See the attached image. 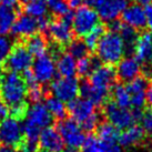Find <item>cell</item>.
<instances>
[{"label": "cell", "instance_id": "cell-15", "mask_svg": "<svg viewBox=\"0 0 152 152\" xmlns=\"http://www.w3.org/2000/svg\"><path fill=\"white\" fill-rule=\"evenodd\" d=\"M130 94L131 107L135 110H141L147 103V92L149 88V81L144 77H137L131 80L127 86Z\"/></svg>", "mask_w": 152, "mask_h": 152}, {"label": "cell", "instance_id": "cell-18", "mask_svg": "<svg viewBox=\"0 0 152 152\" xmlns=\"http://www.w3.org/2000/svg\"><path fill=\"white\" fill-rule=\"evenodd\" d=\"M39 145L40 148L49 150L51 152H62L66 144L60 135L59 131L50 126L40 131Z\"/></svg>", "mask_w": 152, "mask_h": 152}, {"label": "cell", "instance_id": "cell-29", "mask_svg": "<svg viewBox=\"0 0 152 152\" xmlns=\"http://www.w3.org/2000/svg\"><path fill=\"white\" fill-rule=\"evenodd\" d=\"M67 46H68V53H70L76 60L88 56V52H89L88 48L86 46L85 41H82L80 39H72Z\"/></svg>", "mask_w": 152, "mask_h": 152}, {"label": "cell", "instance_id": "cell-42", "mask_svg": "<svg viewBox=\"0 0 152 152\" xmlns=\"http://www.w3.org/2000/svg\"><path fill=\"white\" fill-rule=\"evenodd\" d=\"M0 4H9V6H15V7H21L19 0H0Z\"/></svg>", "mask_w": 152, "mask_h": 152}, {"label": "cell", "instance_id": "cell-23", "mask_svg": "<svg viewBox=\"0 0 152 152\" xmlns=\"http://www.w3.org/2000/svg\"><path fill=\"white\" fill-rule=\"evenodd\" d=\"M19 40V39H18ZM26 48L28 49L30 53L34 56L36 58L40 57V56L45 55L47 52V48H48V39L41 32H36V34L29 36L28 38L22 39L21 40Z\"/></svg>", "mask_w": 152, "mask_h": 152}, {"label": "cell", "instance_id": "cell-20", "mask_svg": "<svg viewBox=\"0 0 152 152\" xmlns=\"http://www.w3.org/2000/svg\"><path fill=\"white\" fill-rule=\"evenodd\" d=\"M133 52L135 59L140 64H148L152 59V34L142 32L137 37L133 45Z\"/></svg>", "mask_w": 152, "mask_h": 152}, {"label": "cell", "instance_id": "cell-37", "mask_svg": "<svg viewBox=\"0 0 152 152\" xmlns=\"http://www.w3.org/2000/svg\"><path fill=\"white\" fill-rule=\"evenodd\" d=\"M142 128L147 132H152V111H148L144 114H141Z\"/></svg>", "mask_w": 152, "mask_h": 152}, {"label": "cell", "instance_id": "cell-25", "mask_svg": "<svg viewBox=\"0 0 152 152\" xmlns=\"http://www.w3.org/2000/svg\"><path fill=\"white\" fill-rule=\"evenodd\" d=\"M45 101H46L45 106L47 107V109L49 110V112L53 117V119H57L59 121V120H62L67 117L68 110L64 101H61L58 98L51 96L50 93H48L45 97Z\"/></svg>", "mask_w": 152, "mask_h": 152}, {"label": "cell", "instance_id": "cell-1", "mask_svg": "<svg viewBox=\"0 0 152 152\" xmlns=\"http://www.w3.org/2000/svg\"><path fill=\"white\" fill-rule=\"evenodd\" d=\"M126 51H127V47L123 39L121 38L119 32L114 30L103 32L96 48V52L99 60L103 64H108V66L118 64L124 57Z\"/></svg>", "mask_w": 152, "mask_h": 152}, {"label": "cell", "instance_id": "cell-33", "mask_svg": "<svg viewBox=\"0 0 152 152\" xmlns=\"http://www.w3.org/2000/svg\"><path fill=\"white\" fill-rule=\"evenodd\" d=\"M9 109V115L12 118L17 119L19 121H23L27 117L28 110H29V101L26 100L23 102H20L18 104L8 108Z\"/></svg>", "mask_w": 152, "mask_h": 152}, {"label": "cell", "instance_id": "cell-21", "mask_svg": "<svg viewBox=\"0 0 152 152\" xmlns=\"http://www.w3.org/2000/svg\"><path fill=\"white\" fill-rule=\"evenodd\" d=\"M145 140V131L138 124H132L123 129L119 134V143L124 148H132L142 144Z\"/></svg>", "mask_w": 152, "mask_h": 152}, {"label": "cell", "instance_id": "cell-32", "mask_svg": "<svg viewBox=\"0 0 152 152\" xmlns=\"http://www.w3.org/2000/svg\"><path fill=\"white\" fill-rule=\"evenodd\" d=\"M103 28H102L101 26H98L97 28H94L92 31H90L88 34H86L85 36V43L87 48H88V50H96V48H97V45L99 43L100 41V39H101L102 34H103Z\"/></svg>", "mask_w": 152, "mask_h": 152}, {"label": "cell", "instance_id": "cell-26", "mask_svg": "<svg viewBox=\"0 0 152 152\" xmlns=\"http://www.w3.org/2000/svg\"><path fill=\"white\" fill-rule=\"evenodd\" d=\"M21 10H23L27 15L32 16L37 19L45 17L48 15L47 0H28L26 4L21 6Z\"/></svg>", "mask_w": 152, "mask_h": 152}, {"label": "cell", "instance_id": "cell-28", "mask_svg": "<svg viewBox=\"0 0 152 152\" xmlns=\"http://www.w3.org/2000/svg\"><path fill=\"white\" fill-rule=\"evenodd\" d=\"M97 134H98L97 139L99 141H113V140H119L118 129L115 127H113L108 121L98 124Z\"/></svg>", "mask_w": 152, "mask_h": 152}, {"label": "cell", "instance_id": "cell-34", "mask_svg": "<svg viewBox=\"0 0 152 152\" xmlns=\"http://www.w3.org/2000/svg\"><path fill=\"white\" fill-rule=\"evenodd\" d=\"M16 39L13 37H7L4 34H0V61L4 62V60L8 57Z\"/></svg>", "mask_w": 152, "mask_h": 152}, {"label": "cell", "instance_id": "cell-27", "mask_svg": "<svg viewBox=\"0 0 152 152\" xmlns=\"http://www.w3.org/2000/svg\"><path fill=\"white\" fill-rule=\"evenodd\" d=\"M112 90V99L113 103L123 108H130L131 100L128 88L123 85H114Z\"/></svg>", "mask_w": 152, "mask_h": 152}, {"label": "cell", "instance_id": "cell-31", "mask_svg": "<svg viewBox=\"0 0 152 152\" xmlns=\"http://www.w3.org/2000/svg\"><path fill=\"white\" fill-rule=\"evenodd\" d=\"M48 8L56 17H62L70 11L67 0H47Z\"/></svg>", "mask_w": 152, "mask_h": 152}, {"label": "cell", "instance_id": "cell-48", "mask_svg": "<svg viewBox=\"0 0 152 152\" xmlns=\"http://www.w3.org/2000/svg\"><path fill=\"white\" fill-rule=\"evenodd\" d=\"M151 70H152V59H151Z\"/></svg>", "mask_w": 152, "mask_h": 152}, {"label": "cell", "instance_id": "cell-9", "mask_svg": "<svg viewBox=\"0 0 152 152\" xmlns=\"http://www.w3.org/2000/svg\"><path fill=\"white\" fill-rule=\"evenodd\" d=\"M115 80H117V73L111 68V66L97 64L92 72L89 75L88 82L99 92L109 96L111 89L115 85Z\"/></svg>", "mask_w": 152, "mask_h": 152}, {"label": "cell", "instance_id": "cell-16", "mask_svg": "<svg viewBox=\"0 0 152 152\" xmlns=\"http://www.w3.org/2000/svg\"><path fill=\"white\" fill-rule=\"evenodd\" d=\"M23 121L34 124V127L39 128L41 130L47 127H50L55 121V119L43 103L36 102V103H32L31 107L29 106L27 117Z\"/></svg>", "mask_w": 152, "mask_h": 152}, {"label": "cell", "instance_id": "cell-43", "mask_svg": "<svg viewBox=\"0 0 152 152\" xmlns=\"http://www.w3.org/2000/svg\"><path fill=\"white\" fill-rule=\"evenodd\" d=\"M147 102L149 103V106L152 108V83L149 85L148 92H147Z\"/></svg>", "mask_w": 152, "mask_h": 152}, {"label": "cell", "instance_id": "cell-8", "mask_svg": "<svg viewBox=\"0 0 152 152\" xmlns=\"http://www.w3.org/2000/svg\"><path fill=\"white\" fill-rule=\"evenodd\" d=\"M57 130L59 131L64 144L69 148L80 149L85 143L87 135L85 134L83 129L73 120V119H62L58 121Z\"/></svg>", "mask_w": 152, "mask_h": 152}, {"label": "cell", "instance_id": "cell-14", "mask_svg": "<svg viewBox=\"0 0 152 152\" xmlns=\"http://www.w3.org/2000/svg\"><path fill=\"white\" fill-rule=\"evenodd\" d=\"M10 31L15 39L22 40L28 38L29 36L39 31L38 19L27 13H19Z\"/></svg>", "mask_w": 152, "mask_h": 152}, {"label": "cell", "instance_id": "cell-35", "mask_svg": "<svg viewBox=\"0 0 152 152\" xmlns=\"http://www.w3.org/2000/svg\"><path fill=\"white\" fill-rule=\"evenodd\" d=\"M82 152H103L101 147L99 144L97 138H94L92 135L87 137L83 145H82Z\"/></svg>", "mask_w": 152, "mask_h": 152}, {"label": "cell", "instance_id": "cell-36", "mask_svg": "<svg viewBox=\"0 0 152 152\" xmlns=\"http://www.w3.org/2000/svg\"><path fill=\"white\" fill-rule=\"evenodd\" d=\"M99 141V140H98ZM103 152H123L121 144L119 143V140L113 141H99Z\"/></svg>", "mask_w": 152, "mask_h": 152}, {"label": "cell", "instance_id": "cell-22", "mask_svg": "<svg viewBox=\"0 0 152 152\" xmlns=\"http://www.w3.org/2000/svg\"><path fill=\"white\" fill-rule=\"evenodd\" d=\"M21 12V7L0 4V34H7Z\"/></svg>", "mask_w": 152, "mask_h": 152}, {"label": "cell", "instance_id": "cell-17", "mask_svg": "<svg viewBox=\"0 0 152 152\" xmlns=\"http://www.w3.org/2000/svg\"><path fill=\"white\" fill-rule=\"evenodd\" d=\"M121 17L124 25L134 30H141L147 27V11L142 6L138 4H128Z\"/></svg>", "mask_w": 152, "mask_h": 152}, {"label": "cell", "instance_id": "cell-38", "mask_svg": "<svg viewBox=\"0 0 152 152\" xmlns=\"http://www.w3.org/2000/svg\"><path fill=\"white\" fill-rule=\"evenodd\" d=\"M8 115H9L8 107L6 106L4 102H0V122H2Z\"/></svg>", "mask_w": 152, "mask_h": 152}, {"label": "cell", "instance_id": "cell-46", "mask_svg": "<svg viewBox=\"0 0 152 152\" xmlns=\"http://www.w3.org/2000/svg\"><path fill=\"white\" fill-rule=\"evenodd\" d=\"M37 152H51L49 150H46V149H42V148H39V150Z\"/></svg>", "mask_w": 152, "mask_h": 152}, {"label": "cell", "instance_id": "cell-2", "mask_svg": "<svg viewBox=\"0 0 152 152\" xmlns=\"http://www.w3.org/2000/svg\"><path fill=\"white\" fill-rule=\"evenodd\" d=\"M28 88L22 76L17 72H4L0 78V99L10 107L27 100Z\"/></svg>", "mask_w": 152, "mask_h": 152}, {"label": "cell", "instance_id": "cell-40", "mask_svg": "<svg viewBox=\"0 0 152 152\" xmlns=\"http://www.w3.org/2000/svg\"><path fill=\"white\" fill-rule=\"evenodd\" d=\"M67 2H68L69 8L77 9V8H79L80 6H82V4H83V0H67Z\"/></svg>", "mask_w": 152, "mask_h": 152}, {"label": "cell", "instance_id": "cell-7", "mask_svg": "<svg viewBox=\"0 0 152 152\" xmlns=\"http://www.w3.org/2000/svg\"><path fill=\"white\" fill-rule=\"evenodd\" d=\"M83 2L96 9L100 19L111 23L122 15L129 0H83Z\"/></svg>", "mask_w": 152, "mask_h": 152}, {"label": "cell", "instance_id": "cell-12", "mask_svg": "<svg viewBox=\"0 0 152 152\" xmlns=\"http://www.w3.org/2000/svg\"><path fill=\"white\" fill-rule=\"evenodd\" d=\"M23 138L21 121L8 115L0 122V144H8L17 148Z\"/></svg>", "mask_w": 152, "mask_h": 152}, {"label": "cell", "instance_id": "cell-4", "mask_svg": "<svg viewBox=\"0 0 152 152\" xmlns=\"http://www.w3.org/2000/svg\"><path fill=\"white\" fill-rule=\"evenodd\" d=\"M72 30L79 37H85L100 26V17L96 9L90 6H80L72 16Z\"/></svg>", "mask_w": 152, "mask_h": 152}, {"label": "cell", "instance_id": "cell-39", "mask_svg": "<svg viewBox=\"0 0 152 152\" xmlns=\"http://www.w3.org/2000/svg\"><path fill=\"white\" fill-rule=\"evenodd\" d=\"M145 11H147V26L152 31V6H148Z\"/></svg>", "mask_w": 152, "mask_h": 152}, {"label": "cell", "instance_id": "cell-5", "mask_svg": "<svg viewBox=\"0 0 152 152\" xmlns=\"http://www.w3.org/2000/svg\"><path fill=\"white\" fill-rule=\"evenodd\" d=\"M4 69L8 72H23L32 64V55L26 48L21 40H15L12 49L4 60Z\"/></svg>", "mask_w": 152, "mask_h": 152}, {"label": "cell", "instance_id": "cell-30", "mask_svg": "<svg viewBox=\"0 0 152 152\" xmlns=\"http://www.w3.org/2000/svg\"><path fill=\"white\" fill-rule=\"evenodd\" d=\"M96 66V61L89 56H86L83 58L77 60V73L81 77H89Z\"/></svg>", "mask_w": 152, "mask_h": 152}, {"label": "cell", "instance_id": "cell-11", "mask_svg": "<svg viewBox=\"0 0 152 152\" xmlns=\"http://www.w3.org/2000/svg\"><path fill=\"white\" fill-rule=\"evenodd\" d=\"M73 30L71 22L64 20L61 17H51L46 37L48 40L58 43L60 46H67L73 39Z\"/></svg>", "mask_w": 152, "mask_h": 152}, {"label": "cell", "instance_id": "cell-19", "mask_svg": "<svg viewBox=\"0 0 152 152\" xmlns=\"http://www.w3.org/2000/svg\"><path fill=\"white\" fill-rule=\"evenodd\" d=\"M117 64V77L124 82H130L141 73V64L135 57H123Z\"/></svg>", "mask_w": 152, "mask_h": 152}, {"label": "cell", "instance_id": "cell-49", "mask_svg": "<svg viewBox=\"0 0 152 152\" xmlns=\"http://www.w3.org/2000/svg\"><path fill=\"white\" fill-rule=\"evenodd\" d=\"M0 100H1V99H0Z\"/></svg>", "mask_w": 152, "mask_h": 152}, {"label": "cell", "instance_id": "cell-45", "mask_svg": "<svg viewBox=\"0 0 152 152\" xmlns=\"http://www.w3.org/2000/svg\"><path fill=\"white\" fill-rule=\"evenodd\" d=\"M4 64H2V62L0 61V78L4 76Z\"/></svg>", "mask_w": 152, "mask_h": 152}, {"label": "cell", "instance_id": "cell-44", "mask_svg": "<svg viewBox=\"0 0 152 152\" xmlns=\"http://www.w3.org/2000/svg\"><path fill=\"white\" fill-rule=\"evenodd\" d=\"M135 4H140V6H142V7H144V6H150V4L152 2V0H133Z\"/></svg>", "mask_w": 152, "mask_h": 152}, {"label": "cell", "instance_id": "cell-13", "mask_svg": "<svg viewBox=\"0 0 152 152\" xmlns=\"http://www.w3.org/2000/svg\"><path fill=\"white\" fill-rule=\"evenodd\" d=\"M32 72L40 85H47L51 82L57 72L55 59L51 58L47 52L37 57L32 64Z\"/></svg>", "mask_w": 152, "mask_h": 152}, {"label": "cell", "instance_id": "cell-47", "mask_svg": "<svg viewBox=\"0 0 152 152\" xmlns=\"http://www.w3.org/2000/svg\"><path fill=\"white\" fill-rule=\"evenodd\" d=\"M19 1H20V4H26V2H27V1H28V0H19Z\"/></svg>", "mask_w": 152, "mask_h": 152}, {"label": "cell", "instance_id": "cell-6", "mask_svg": "<svg viewBox=\"0 0 152 152\" xmlns=\"http://www.w3.org/2000/svg\"><path fill=\"white\" fill-rule=\"evenodd\" d=\"M104 117L108 122L117 129H126L141 118V112L140 110H130L129 108L117 106L115 103H109L104 108Z\"/></svg>", "mask_w": 152, "mask_h": 152}, {"label": "cell", "instance_id": "cell-24", "mask_svg": "<svg viewBox=\"0 0 152 152\" xmlns=\"http://www.w3.org/2000/svg\"><path fill=\"white\" fill-rule=\"evenodd\" d=\"M56 69L61 77H73L77 73V60L68 52H62L56 59Z\"/></svg>", "mask_w": 152, "mask_h": 152}, {"label": "cell", "instance_id": "cell-41", "mask_svg": "<svg viewBox=\"0 0 152 152\" xmlns=\"http://www.w3.org/2000/svg\"><path fill=\"white\" fill-rule=\"evenodd\" d=\"M0 152H19L18 149L13 145L8 144H0Z\"/></svg>", "mask_w": 152, "mask_h": 152}, {"label": "cell", "instance_id": "cell-10", "mask_svg": "<svg viewBox=\"0 0 152 152\" xmlns=\"http://www.w3.org/2000/svg\"><path fill=\"white\" fill-rule=\"evenodd\" d=\"M79 82L75 77H62L50 83L49 93L64 102L75 100L79 94Z\"/></svg>", "mask_w": 152, "mask_h": 152}, {"label": "cell", "instance_id": "cell-3", "mask_svg": "<svg viewBox=\"0 0 152 152\" xmlns=\"http://www.w3.org/2000/svg\"><path fill=\"white\" fill-rule=\"evenodd\" d=\"M96 104L85 99V98H76L75 100L68 102V113L83 131L91 132L94 129H97L100 117L97 112Z\"/></svg>", "mask_w": 152, "mask_h": 152}]
</instances>
